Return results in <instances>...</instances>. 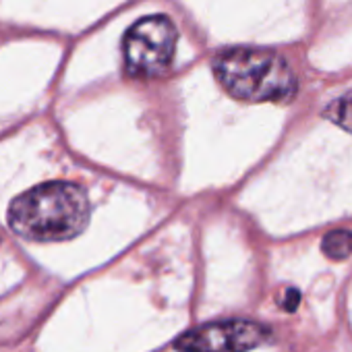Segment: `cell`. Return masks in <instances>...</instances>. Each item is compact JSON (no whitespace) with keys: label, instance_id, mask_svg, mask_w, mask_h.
Wrapping results in <instances>:
<instances>
[{"label":"cell","instance_id":"1","mask_svg":"<svg viewBox=\"0 0 352 352\" xmlns=\"http://www.w3.org/2000/svg\"><path fill=\"white\" fill-rule=\"evenodd\" d=\"M89 218V201L73 183H46L19 195L9 208V226L28 241L50 243L77 236Z\"/></svg>","mask_w":352,"mask_h":352},{"label":"cell","instance_id":"2","mask_svg":"<svg viewBox=\"0 0 352 352\" xmlns=\"http://www.w3.org/2000/svg\"><path fill=\"white\" fill-rule=\"evenodd\" d=\"M214 73L224 89L243 102L284 104L296 96L298 83L284 56L259 48H232L214 60Z\"/></svg>","mask_w":352,"mask_h":352},{"label":"cell","instance_id":"3","mask_svg":"<svg viewBox=\"0 0 352 352\" xmlns=\"http://www.w3.org/2000/svg\"><path fill=\"white\" fill-rule=\"evenodd\" d=\"M179 32L166 15H151L137 21L124 36L126 71L139 79L164 75L174 58Z\"/></svg>","mask_w":352,"mask_h":352},{"label":"cell","instance_id":"4","mask_svg":"<svg viewBox=\"0 0 352 352\" xmlns=\"http://www.w3.org/2000/svg\"><path fill=\"white\" fill-rule=\"evenodd\" d=\"M272 340V329L247 319L220 321L187 331L176 348L181 352H247Z\"/></svg>","mask_w":352,"mask_h":352},{"label":"cell","instance_id":"5","mask_svg":"<svg viewBox=\"0 0 352 352\" xmlns=\"http://www.w3.org/2000/svg\"><path fill=\"white\" fill-rule=\"evenodd\" d=\"M323 253L329 259H346L352 255V230H331L323 236Z\"/></svg>","mask_w":352,"mask_h":352},{"label":"cell","instance_id":"6","mask_svg":"<svg viewBox=\"0 0 352 352\" xmlns=\"http://www.w3.org/2000/svg\"><path fill=\"white\" fill-rule=\"evenodd\" d=\"M325 116H327L331 122H336L338 126H342V129H346V131L352 133V91H348V94H344L342 98L333 100V102L327 106Z\"/></svg>","mask_w":352,"mask_h":352}]
</instances>
